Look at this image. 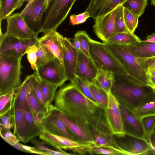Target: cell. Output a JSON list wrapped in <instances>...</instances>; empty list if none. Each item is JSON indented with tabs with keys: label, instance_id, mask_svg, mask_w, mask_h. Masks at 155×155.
Instances as JSON below:
<instances>
[{
	"label": "cell",
	"instance_id": "6da1fadb",
	"mask_svg": "<svg viewBox=\"0 0 155 155\" xmlns=\"http://www.w3.org/2000/svg\"><path fill=\"white\" fill-rule=\"evenodd\" d=\"M54 100L56 107L83 120L92 131L113 135L107 122L105 110L87 97L74 82L60 87Z\"/></svg>",
	"mask_w": 155,
	"mask_h": 155
},
{
	"label": "cell",
	"instance_id": "7a4b0ae2",
	"mask_svg": "<svg viewBox=\"0 0 155 155\" xmlns=\"http://www.w3.org/2000/svg\"><path fill=\"white\" fill-rule=\"evenodd\" d=\"M111 93L119 103L133 111L148 95L155 91L151 87L138 84L127 74H114Z\"/></svg>",
	"mask_w": 155,
	"mask_h": 155
},
{
	"label": "cell",
	"instance_id": "3957f363",
	"mask_svg": "<svg viewBox=\"0 0 155 155\" xmlns=\"http://www.w3.org/2000/svg\"><path fill=\"white\" fill-rule=\"evenodd\" d=\"M103 43L118 61L130 79L138 84L148 86L154 89L144 67L143 63L146 58L135 56L124 45Z\"/></svg>",
	"mask_w": 155,
	"mask_h": 155
},
{
	"label": "cell",
	"instance_id": "277c9868",
	"mask_svg": "<svg viewBox=\"0 0 155 155\" xmlns=\"http://www.w3.org/2000/svg\"><path fill=\"white\" fill-rule=\"evenodd\" d=\"M22 57L12 50L0 54V96L15 89L21 84Z\"/></svg>",
	"mask_w": 155,
	"mask_h": 155
},
{
	"label": "cell",
	"instance_id": "5b68a950",
	"mask_svg": "<svg viewBox=\"0 0 155 155\" xmlns=\"http://www.w3.org/2000/svg\"><path fill=\"white\" fill-rule=\"evenodd\" d=\"M48 113L61 120L74 135L77 142L88 146L95 144L91 128L83 120L64 113L51 104L49 106Z\"/></svg>",
	"mask_w": 155,
	"mask_h": 155
},
{
	"label": "cell",
	"instance_id": "8992f818",
	"mask_svg": "<svg viewBox=\"0 0 155 155\" xmlns=\"http://www.w3.org/2000/svg\"><path fill=\"white\" fill-rule=\"evenodd\" d=\"M89 50L90 58L97 70L112 72L114 74H127L118 61L107 48L103 42L91 38Z\"/></svg>",
	"mask_w": 155,
	"mask_h": 155
},
{
	"label": "cell",
	"instance_id": "52a82bcc",
	"mask_svg": "<svg viewBox=\"0 0 155 155\" xmlns=\"http://www.w3.org/2000/svg\"><path fill=\"white\" fill-rule=\"evenodd\" d=\"M77 0H52L43 16L41 32L56 30Z\"/></svg>",
	"mask_w": 155,
	"mask_h": 155
},
{
	"label": "cell",
	"instance_id": "ba28073f",
	"mask_svg": "<svg viewBox=\"0 0 155 155\" xmlns=\"http://www.w3.org/2000/svg\"><path fill=\"white\" fill-rule=\"evenodd\" d=\"M35 73L40 80L60 87L68 80L64 67L57 57L35 70Z\"/></svg>",
	"mask_w": 155,
	"mask_h": 155
},
{
	"label": "cell",
	"instance_id": "9c48e42d",
	"mask_svg": "<svg viewBox=\"0 0 155 155\" xmlns=\"http://www.w3.org/2000/svg\"><path fill=\"white\" fill-rule=\"evenodd\" d=\"M114 136L116 137V139L114 138L118 149L121 155H148L151 150L150 144L145 139L126 134Z\"/></svg>",
	"mask_w": 155,
	"mask_h": 155
},
{
	"label": "cell",
	"instance_id": "30bf717a",
	"mask_svg": "<svg viewBox=\"0 0 155 155\" xmlns=\"http://www.w3.org/2000/svg\"><path fill=\"white\" fill-rule=\"evenodd\" d=\"M39 138L47 144L61 151L62 149L69 150L81 155L88 153L87 147L89 146L82 144L64 137L42 131Z\"/></svg>",
	"mask_w": 155,
	"mask_h": 155
},
{
	"label": "cell",
	"instance_id": "8fae6325",
	"mask_svg": "<svg viewBox=\"0 0 155 155\" xmlns=\"http://www.w3.org/2000/svg\"><path fill=\"white\" fill-rule=\"evenodd\" d=\"M108 103L105 110L107 122L113 134L119 136L125 134L120 108V103L111 93L108 94Z\"/></svg>",
	"mask_w": 155,
	"mask_h": 155
},
{
	"label": "cell",
	"instance_id": "7c38bea8",
	"mask_svg": "<svg viewBox=\"0 0 155 155\" xmlns=\"http://www.w3.org/2000/svg\"><path fill=\"white\" fill-rule=\"evenodd\" d=\"M7 25L5 35L21 39H29L35 37L34 32L27 25L20 13H16L6 18Z\"/></svg>",
	"mask_w": 155,
	"mask_h": 155
},
{
	"label": "cell",
	"instance_id": "4fadbf2b",
	"mask_svg": "<svg viewBox=\"0 0 155 155\" xmlns=\"http://www.w3.org/2000/svg\"><path fill=\"white\" fill-rule=\"evenodd\" d=\"M120 108L125 134L145 139L144 131L140 118L133 111L120 104Z\"/></svg>",
	"mask_w": 155,
	"mask_h": 155
},
{
	"label": "cell",
	"instance_id": "5bb4252c",
	"mask_svg": "<svg viewBox=\"0 0 155 155\" xmlns=\"http://www.w3.org/2000/svg\"><path fill=\"white\" fill-rule=\"evenodd\" d=\"M37 41L44 45L63 64L64 37L56 30L47 32Z\"/></svg>",
	"mask_w": 155,
	"mask_h": 155
},
{
	"label": "cell",
	"instance_id": "9a60e30c",
	"mask_svg": "<svg viewBox=\"0 0 155 155\" xmlns=\"http://www.w3.org/2000/svg\"><path fill=\"white\" fill-rule=\"evenodd\" d=\"M117 7L109 13L94 20V31L97 37L103 42L114 34L115 22Z\"/></svg>",
	"mask_w": 155,
	"mask_h": 155
},
{
	"label": "cell",
	"instance_id": "2e32d148",
	"mask_svg": "<svg viewBox=\"0 0 155 155\" xmlns=\"http://www.w3.org/2000/svg\"><path fill=\"white\" fill-rule=\"evenodd\" d=\"M46 2V0H37L24 17L27 25L36 37H38V34L41 33Z\"/></svg>",
	"mask_w": 155,
	"mask_h": 155
},
{
	"label": "cell",
	"instance_id": "e0dca14e",
	"mask_svg": "<svg viewBox=\"0 0 155 155\" xmlns=\"http://www.w3.org/2000/svg\"><path fill=\"white\" fill-rule=\"evenodd\" d=\"M42 131L65 137L76 141L75 137L64 123L55 116L48 113L41 124Z\"/></svg>",
	"mask_w": 155,
	"mask_h": 155
},
{
	"label": "cell",
	"instance_id": "ac0fdd59",
	"mask_svg": "<svg viewBox=\"0 0 155 155\" xmlns=\"http://www.w3.org/2000/svg\"><path fill=\"white\" fill-rule=\"evenodd\" d=\"M0 54L9 51H14L23 56V54L29 46L35 43L38 37L29 39H21L5 34L0 35Z\"/></svg>",
	"mask_w": 155,
	"mask_h": 155
},
{
	"label": "cell",
	"instance_id": "d6986e66",
	"mask_svg": "<svg viewBox=\"0 0 155 155\" xmlns=\"http://www.w3.org/2000/svg\"><path fill=\"white\" fill-rule=\"evenodd\" d=\"M97 69L91 58L81 51H78L75 74L87 82L94 83Z\"/></svg>",
	"mask_w": 155,
	"mask_h": 155
},
{
	"label": "cell",
	"instance_id": "ffe728a7",
	"mask_svg": "<svg viewBox=\"0 0 155 155\" xmlns=\"http://www.w3.org/2000/svg\"><path fill=\"white\" fill-rule=\"evenodd\" d=\"M78 51L73 45L71 39L64 37L63 65L68 80L73 82L75 74L77 61Z\"/></svg>",
	"mask_w": 155,
	"mask_h": 155
},
{
	"label": "cell",
	"instance_id": "44dd1931",
	"mask_svg": "<svg viewBox=\"0 0 155 155\" xmlns=\"http://www.w3.org/2000/svg\"><path fill=\"white\" fill-rule=\"evenodd\" d=\"M127 0H91L85 10L95 20L110 12Z\"/></svg>",
	"mask_w": 155,
	"mask_h": 155
},
{
	"label": "cell",
	"instance_id": "7402d4cb",
	"mask_svg": "<svg viewBox=\"0 0 155 155\" xmlns=\"http://www.w3.org/2000/svg\"><path fill=\"white\" fill-rule=\"evenodd\" d=\"M36 77L35 72L27 76L24 81L15 89L13 107L15 109H23L28 105L27 97L33 89Z\"/></svg>",
	"mask_w": 155,
	"mask_h": 155
},
{
	"label": "cell",
	"instance_id": "603a6c76",
	"mask_svg": "<svg viewBox=\"0 0 155 155\" xmlns=\"http://www.w3.org/2000/svg\"><path fill=\"white\" fill-rule=\"evenodd\" d=\"M14 116L12 119V128L14 134L19 141L26 143L30 140L26 124L23 110L15 109L13 106Z\"/></svg>",
	"mask_w": 155,
	"mask_h": 155
},
{
	"label": "cell",
	"instance_id": "cb8c5ba5",
	"mask_svg": "<svg viewBox=\"0 0 155 155\" xmlns=\"http://www.w3.org/2000/svg\"><path fill=\"white\" fill-rule=\"evenodd\" d=\"M124 45L137 58H149L155 56V42H144L141 40L132 44Z\"/></svg>",
	"mask_w": 155,
	"mask_h": 155
},
{
	"label": "cell",
	"instance_id": "d4e9b609",
	"mask_svg": "<svg viewBox=\"0 0 155 155\" xmlns=\"http://www.w3.org/2000/svg\"><path fill=\"white\" fill-rule=\"evenodd\" d=\"M133 111L140 118L147 116L155 115V91L147 97Z\"/></svg>",
	"mask_w": 155,
	"mask_h": 155
},
{
	"label": "cell",
	"instance_id": "484cf974",
	"mask_svg": "<svg viewBox=\"0 0 155 155\" xmlns=\"http://www.w3.org/2000/svg\"><path fill=\"white\" fill-rule=\"evenodd\" d=\"M115 80L114 74L112 72L97 70L93 83L102 88L108 94L111 93Z\"/></svg>",
	"mask_w": 155,
	"mask_h": 155
},
{
	"label": "cell",
	"instance_id": "4316f807",
	"mask_svg": "<svg viewBox=\"0 0 155 155\" xmlns=\"http://www.w3.org/2000/svg\"><path fill=\"white\" fill-rule=\"evenodd\" d=\"M141 40L137 35L130 32L114 34L104 43L120 45L132 44Z\"/></svg>",
	"mask_w": 155,
	"mask_h": 155
},
{
	"label": "cell",
	"instance_id": "83f0119b",
	"mask_svg": "<svg viewBox=\"0 0 155 155\" xmlns=\"http://www.w3.org/2000/svg\"><path fill=\"white\" fill-rule=\"evenodd\" d=\"M22 110L30 141L35 137L39 135L42 131V128L35 123L33 116L28 105Z\"/></svg>",
	"mask_w": 155,
	"mask_h": 155
},
{
	"label": "cell",
	"instance_id": "f1b7e54d",
	"mask_svg": "<svg viewBox=\"0 0 155 155\" xmlns=\"http://www.w3.org/2000/svg\"><path fill=\"white\" fill-rule=\"evenodd\" d=\"M87 83L92 95L97 103L102 109L106 110L108 103L107 94L94 83Z\"/></svg>",
	"mask_w": 155,
	"mask_h": 155
},
{
	"label": "cell",
	"instance_id": "f546056e",
	"mask_svg": "<svg viewBox=\"0 0 155 155\" xmlns=\"http://www.w3.org/2000/svg\"><path fill=\"white\" fill-rule=\"evenodd\" d=\"M20 0H0V20L6 18L10 15L16 9L20 8L22 6Z\"/></svg>",
	"mask_w": 155,
	"mask_h": 155
},
{
	"label": "cell",
	"instance_id": "4dcf8cb0",
	"mask_svg": "<svg viewBox=\"0 0 155 155\" xmlns=\"http://www.w3.org/2000/svg\"><path fill=\"white\" fill-rule=\"evenodd\" d=\"M92 132L96 144L105 148L119 150L114 135H105Z\"/></svg>",
	"mask_w": 155,
	"mask_h": 155
},
{
	"label": "cell",
	"instance_id": "1f68e13d",
	"mask_svg": "<svg viewBox=\"0 0 155 155\" xmlns=\"http://www.w3.org/2000/svg\"><path fill=\"white\" fill-rule=\"evenodd\" d=\"M123 5L124 7L140 17L144 12L148 5V0H127Z\"/></svg>",
	"mask_w": 155,
	"mask_h": 155
},
{
	"label": "cell",
	"instance_id": "d6a6232c",
	"mask_svg": "<svg viewBox=\"0 0 155 155\" xmlns=\"http://www.w3.org/2000/svg\"><path fill=\"white\" fill-rule=\"evenodd\" d=\"M37 45V68L48 62L55 57L44 45L38 41Z\"/></svg>",
	"mask_w": 155,
	"mask_h": 155
},
{
	"label": "cell",
	"instance_id": "836d02e7",
	"mask_svg": "<svg viewBox=\"0 0 155 155\" xmlns=\"http://www.w3.org/2000/svg\"><path fill=\"white\" fill-rule=\"evenodd\" d=\"M14 90L0 96V116L4 115L13 108Z\"/></svg>",
	"mask_w": 155,
	"mask_h": 155
},
{
	"label": "cell",
	"instance_id": "e575fe53",
	"mask_svg": "<svg viewBox=\"0 0 155 155\" xmlns=\"http://www.w3.org/2000/svg\"><path fill=\"white\" fill-rule=\"evenodd\" d=\"M41 88L46 101L49 106L54 99L57 86L44 81L40 80Z\"/></svg>",
	"mask_w": 155,
	"mask_h": 155
},
{
	"label": "cell",
	"instance_id": "d590c367",
	"mask_svg": "<svg viewBox=\"0 0 155 155\" xmlns=\"http://www.w3.org/2000/svg\"><path fill=\"white\" fill-rule=\"evenodd\" d=\"M124 16L125 23L129 31L134 33L138 24L139 17L124 7Z\"/></svg>",
	"mask_w": 155,
	"mask_h": 155
},
{
	"label": "cell",
	"instance_id": "8d00e7d4",
	"mask_svg": "<svg viewBox=\"0 0 155 155\" xmlns=\"http://www.w3.org/2000/svg\"><path fill=\"white\" fill-rule=\"evenodd\" d=\"M124 7L123 5L117 7L115 19L114 34L129 32L126 25L124 16Z\"/></svg>",
	"mask_w": 155,
	"mask_h": 155
},
{
	"label": "cell",
	"instance_id": "74e56055",
	"mask_svg": "<svg viewBox=\"0 0 155 155\" xmlns=\"http://www.w3.org/2000/svg\"><path fill=\"white\" fill-rule=\"evenodd\" d=\"M140 119L144 131L145 139L149 143L150 135L153 132L155 125V115L145 116Z\"/></svg>",
	"mask_w": 155,
	"mask_h": 155
},
{
	"label": "cell",
	"instance_id": "f35d334b",
	"mask_svg": "<svg viewBox=\"0 0 155 155\" xmlns=\"http://www.w3.org/2000/svg\"><path fill=\"white\" fill-rule=\"evenodd\" d=\"M80 41L81 51L89 58V43L91 38L87 32L83 30L78 31L74 34Z\"/></svg>",
	"mask_w": 155,
	"mask_h": 155
},
{
	"label": "cell",
	"instance_id": "ab89813d",
	"mask_svg": "<svg viewBox=\"0 0 155 155\" xmlns=\"http://www.w3.org/2000/svg\"><path fill=\"white\" fill-rule=\"evenodd\" d=\"M27 103L33 116L34 118L36 114L39 112L44 111L45 112L41 107L37 99L33 89L28 95Z\"/></svg>",
	"mask_w": 155,
	"mask_h": 155
},
{
	"label": "cell",
	"instance_id": "60d3db41",
	"mask_svg": "<svg viewBox=\"0 0 155 155\" xmlns=\"http://www.w3.org/2000/svg\"><path fill=\"white\" fill-rule=\"evenodd\" d=\"M33 89L40 104L47 114L49 106L47 104L42 91L39 80L36 76L33 84Z\"/></svg>",
	"mask_w": 155,
	"mask_h": 155
},
{
	"label": "cell",
	"instance_id": "b9f144b4",
	"mask_svg": "<svg viewBox=\"0 0 155 155\" xmlns=\"http://www.w3.org/2000/svg\"><path fill=\"white\" fill-rule=\"evenodd\" d=\"M38 50L37 41L33 45L28 46L25 49L24 56L27 54L28 61L30 63L31 68L36 70L37 68L36 63L37 60V52Z\"/></svg>",
	"mask_w": 155,
	"mask_h": 155
},
{
	"label": "cell",
	"instance_id": "7bdbcfd3",
	"mask_svg": "<svg viewBox=\"0 0 155 155\" xmlns=\"http://www.w3.org/2000/svg\"><path fill=\"white\" fill-rule=\"evenodd\" d=\"M88 153L94 154H103L107 155H121L118 150L114 149L105 148L97 145L95 144L90 146L88 148Z\"/></svg>",
	"mask_w": 155,
	"mask_h": 155
},
{
	"label": "cell",
	"instance_id": "ee69618b",
	"mask_svg": "<svg viewBox=\"0 0 155 155\" xmlns=\"http://www.w3.org/2000/svg\"><path fill=\"white\" fill-rule=\"evenodd\" d=\"M73 82L87 97L97 103L92 95L88 83L87 81L80 78L76 77Z\"/></svg>",
	"mask_w": 155,
	"mask_h": 155
},
{
	"label": "cell",
	"instance_id": "f6af8a7d",
	"mask_svg": "<svg viewBox=\"0 0 155 155\" xmlns=\"http://www.w3.org/2000/svg\"><path fill=\"white\" fill-rule=\"evenodd\" d=\"M0 135L7 143L13 146L16 143L20 141L17 137L11 132L10 129L0 127Z\"/></svg>",
	"mask_w": 155,
	"mask_h": 155
},
{
	"label": "cell",
	"instance_id": "bcb514c9",
	"mask_svg": "<svg viewBox=\"0 0 155 155\" xmlns=\"http://www.w3.org/2000/svg\"><path fill=\"white\" fill-rule=\"evenodd\" d=\"M30 141L35 146V147L40 150L48 152L50 155H72L74 154L68 153L63 151H56L50 149L44 145L43 143H41V142L38 141V140L34 139V138Z\"/></svg>",
	"mask_w": 155,
	"mask_h": 155
},
{
	"label": "cell",
	"instance_id": "7dc6e473",
	"mask_svg": "<svg viewBox=\"0 0 155 155\" xmlns=\"http://www.w3.org/2000/svg\"><path fill=\"white\" fill-rule=\"evenodd\" d=\"M13 116V108L4 115L0 116V127L7 129L12 128Z\"/></svg>",
	"mask_w": 155,
	"mask_h": 155
},
{
	"label": "cell",
	"instance_id": "c3c4849f",
	"mask_svg": "<svg viewBox=\"0 0 155 155\" xmlns=\"http://www.w3.org/2000/svg\"><path fill=\"white\" fill-rule=\"evenodd\" d=\"M88 13L86 11L77 15H72L70 16V23L72 25H78L85 22L87 19L90 17Z\"/></svg>",
	"mask_w": 155,
	"mask_h": 155
},
{
	"label": "cell",
	"instance_id": "681fc988",
	"mask_svg": "<svg viewBox=\"0 0 155 155\" xmlns=\"http://www.w3.org/2000/svg\"><path fill=\"white\" fill-rule=\"evenodd\" d=\"M20 144L24 149L25 152L40 155H50L48 152L40 150L35 147H34L25 145L21 143Z\"/></svg>",
	"mask_w": 155,
	"mask_h": 155
},
{
	"label": "cell",
	"instance_id": "f907efd6",
	"mask_svg": "<svg viewBox=\"0 0 155 155\" xmlns=\"http://www.w3.org/2000/svg\"><path fill=\"white\" fill-rule=\"evenodd\" d=\"M144 67L148 75L152 70L155 68V56L149 58H146L144 61Z\"/></svg>",
	"mask_w": 155,
	"mask_h": 155
},
{
	"label": "cell",
	"instance_id": "816d5d0a",
	"mask_svg": "<svg viewBox=\"0 0 155 155\" xmlns=\"http://www.w3.org/2000/svg\"><path fill=\"white\" fill-rule=\"evenodd\" d=\"M47 114L44 111H40L36 114L34 117V120L35 123L38 126L41 127L42 123Z\"/></svg>",
	"mask_w": 155,
	"mask_h": 155
},
{
	"label": "cell",
	"instance_id": "f5cc1de1",
	"mask_svg": "<svg viewBox=\"0 0 155 155\" xmlns=\"http://www.w3.org/2000/svg\"><path fill=\"white\" fill-rule=\"evenodd\" d=\"M149 143L151 147V150L148 155H155V133L153 132L151 134Z\"/></svg>",
	"mask_w": 155,
	"mask_h": 155
},
{
	"label": "cell",
	"instance_id": "db71d44e",
	"mask_svg": "<svg viewBox=\"0 0 155 155\" xmlns=\"http://www.w3.org/2000/svg\"><path fill=\"white\" fill-rule=\"evenodd\" d=\"M74 48L78 51L81 50V45L80 41L77 38L74 36V38L71 39Z\"/></svg>",
	"mask_w": 155,
	"mask_h": 155
},
{
	"label": "cell",
	"instance_id": "11a10c76",
	"mask_svg": "<svg viewBox=\"0 0 155 155\" xmlns=\"http://www.w3.org/2000/svg\"><path fill=\"white\" fill-rule=\"evenodd\" d=\"M142 41L144 42H155V33L149 35L145 39Z\"/></svg>",
	"mask_w": 155,
	"mask_h": 155
},
{
	"label": "cell",
	"instance_id": "9f6ffc18",
	"mask_svg": "<svg viewBox=\"0 0 155 155\" xmlns=\"http://www.w3.org/2000/svg\"><path fill=\"white\" fill-rule=\"evenodd\" d=\"M149 79L153 85L155 89V76H149Z\"/></svg>",
	"mask_w": 155,
	"mask_h": 155
},
{
	"label": "cell",
	"instance_id": "6f0895ef",
	"mask_svg": "<svg viewBox=\"0 0 155 155\" xmlns=\"http://www.w3.org/2000/svg\"><path fill=\"white\" fill-rule=\"evenodd\" d=\"M148 76H155V68L151 71L148 74Z\"/></svg>",
	"mask_w": 155,
	"mask_h": 155
},
{
	"label": "cell",
	"instance_id": "680465c9",
	"mask_svg": "<svg viewBox=\"0 0 155 155\" xmlns=\"http://www.w3.org/2000/svg\"><path fill=\"white\" fill-rule=\"evenodd\" d=\"M52 0H46V2L45 4V11H46V9L48 8L50 3L51 2Z\"/></svg>",
	"mask_w": 155,
	"mask_h": 155
},
{
	"label": "cell",
	"instance_id": "91938a15",
	"mask_svg": "<svg viewBox=\"0 0 155 155\" xmlns=\"http://www.w3.org/2000/svg\"><path fill=\"white\" fill-rule=\"evenodd\" d=\"M28 0H20L19 3L20 5H22L24 2L28 1Z\"/></svg>",
	"mask_w": 155,
	"mask_h": 155
},
{
	"label": "cell",
	"instance_id": "94428289",
	"mask_svg": "<svg viewBox=\"0 0 155 155\" xmlns=\"http://www.w3.org/2000/svg\"><path fill=\"white\" fill-rule=\"evenodd\" d=\"M151 4L155 7V0H150Z\"/></svg>",
	"mask_w": 155,
	"mask_h": 155
},
{
	"label": "cell",
	"instance_id": "6125c7cd",
	"mask_svg": "<svg viewBox=\"0 0 155 155\" xmlns=\"http://www.w3.org/2000/svg\"><path fill=\"white\" fill-rule=\"evenodd\" d=\"M153 132L155 133V125L153 129Z\"/></svg>",
	"mask_w": 155,
	"mask_h": 155
}]
</instances>
